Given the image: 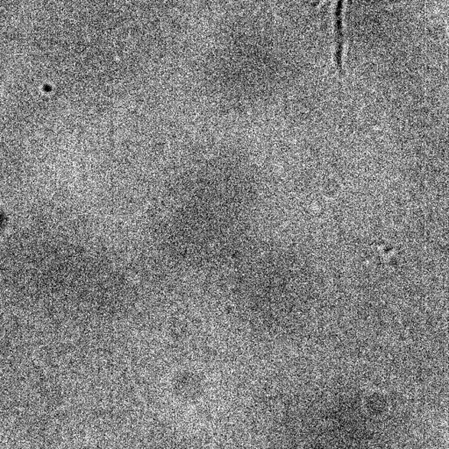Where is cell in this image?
<instances>
[{
	"instance_id": "6da1fadb",
	"label": "cell",
	"mask_w": 449,
	"mask_h": 449,
	"mask_svg": "<svg viewBox=\"0 0 449 449\" xmlns=\"http://www.w3.org/2000/svg\"><path fill=\"white\" fill-rule=\"evenodd\" d=\"M345 0H337L336 8L334 12V21H335V35H336V48H335V64H336L338 71L341 75H343V46H344V32L343 23V6Z\"/></svg>"
},
{
	"instance_id": "7a4b0ae2",
	"label": "cell",
	"mask_w": 449,
	"mask_h": 449,
	"mask_svg": "<svg viewBox=\"0 0 449 449\" xmlns=\"http://www.w3.org/2000/svg\"><path fill=\"white\" fill-rule=\"evenodd\" d=\"M321 1H323V0H316V1L314 2V6H317Z\"/></svg>"
}]
</instances>
